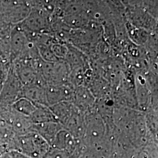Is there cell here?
Masks as SVG:
<instances>
[{
    "label": "cell",
    "mask_w": 158,
    "mask_h": 158,
    "mask_svg": "<svg viewBox=\"0 0 158 158\" xmlns=\"http://www.w3.org/2000/svg\"><path fill=\"white\" fill-rule=\"evenodd\" d=\"M57 121L63 126L77 109L70 102H62L49 107Z\"/></svg>",
    "instance_id": "cell-11"
},
{
    "label": "cell",
    "mask_w": 158,
    "mask_h": 158,
    "mask_svg": "<svg viewBox=\"0 0 158 158\" xmlns=\"http://www.w3.org/2000/svg\"><path fill=\"white\" fill-rule=\"evenodd\" d=\"M63 128L62 126L58 122L52 121L34 124L32 131L39 134L51 147L57 134Z\"/></svg>",
    "instance_id": "cell-9"
},
{
    "label": "cell",
    "mask_w": 158,
    "mask_h": 158,
    "mask_svg": "<svg viewBox=\"0 0 158 158\" xmlns=\"http://www.w3.org/2000/svg\"><path fill=\"white\" fill-rule=\"evenodd\" d=\"M74 106L81 113H85L96 107V97L85 86H80L75 89Z\"/></svg>",
    "instance_id": "cell-6"
},
{
    "label": "cell",
    "mask_w": 158,
    "mask_h": 158,
    "mask_svg": "<svg viewBox=\"0 0 158 158\" xmlns=\"http://www.w3.org/2000/svg\"><path fill=\"white\" fill-rule=\"evenodd\" d=\"M36 106V110L29 117L33 124H42L52 121L57 122L49 107L44 106Z\"/></svg>",
    "instance_id": "cell-12"
},
{
    "label": "cell",
    "mask_w": 158,
    "mask_h": 158,
    "mask_svg": "<svg viewBox=\"0 0 158 158\" xmlns=\"http://www.w3.org/2000/svg\"><path fill=\"white\" fill-rule=\"evenodd\" d=\"M127 28L131 39L136 44H142L147 42L148 40V34L146 30L137 28L128 23L127 24Z\"/></svg>",
    "instance_id": "cell-14"
},
{
    "label": "cell",
    "mask_w": 158,
    "mask_h": 158,
    "mask_svg": "<svg viewBox=\"0 0 158 158\" xmlns=\"http://www.w3.org/2000/svg\"><path fill=\"white\" fill-rule=\"evenodd\" d=\"M42 158H72L67 153L62 150L50 147Z\"/></svg>",
    "instance_id": "cell-17"
},
{
    "label": "cell",
    "mask_w": 158,
    "mask_h": 158,
    "mask_svg": "<svg viewBox=\"0 0 158 158\" xmlns=\"http://www.w3.org/2000/svg\"><path fill=\"white\" fill-rule=\"evenodd\" d=\"M9 151H15L31 158H42L50 145L34 131L16 135L8 143Z\"/></svg>",
    "instance_id": "cell-2"
},
{
    "label": "cell",
    "mask_w": 158,
    "mask_h": 158,
    "mask_svg": "<svg viewBox=\"0 0 158 158\" xmlns=\"http://www.w3.org/2000/svg\"><path fill=\"white\" fill-rule=\"evenodd\" d=\"M2 110H3V107H2L0 106V122H3V121H2Z\"/></svg>",
    "instance_id": "cell-21"
},
{
    "label": "cell",
    "mask_w": 158,
    "mask_h": 158,
    "mask_svg": "<svg viewBox=\"0 0 158 158\" xmlns=\"http://www.w3.org/2000/svg\"><path fill=\"white\" fill-rule=\"evenodd\" d=\"M2 83H1L0 82V91H1V87H2Z\"/></svg>",
    "instance_id": "cell-22"
},
{
    "label": "cell",
    "mask_w": 158,
    "mask_h": 158,
    "mask_svg": "<svg viewBox=\"0 0 158 158\" xmlns=\"http://www.w3.org/2000/svg\"><path fill=\"white\" fill-rule=\"evenodd\" d=\"M31 10L30 1H0V16L4 23L12 26L23 21Z\"/></svg>",
    "instance_id": "cell-3"
},
{
    "label": "cell",
    "mask_w": 158,
    "mask_h": 158,
    "mask_svg": "<svg viewBox=\"0 0 158 158\" xmlns=\"http://www.w3.org/2000/svg\"><path fill=\"white\" fill-rule=\"evenodd\" d=\"M63 128L74 138L83 141L85 131V114L77 110L68 119Z\"/></svg>",
    "instance_id": "cell-7"
},
{
    "label": "cell",
    "mask_w": 158,
    "mask_h": 158,
    "mask_svg": "<svg viewBox=\"0 0 158 158\" xmlns=\"http://www.w3.org/2000/svg\"><path fill=\"white\" fill-rule=\"evenodd\" d=\"M0 158H12L11 155L10 154V152H8L4 154H3L2 155L0 156Z\"/></svg>",
    "instance_id": "cell-20"
},
{
    "label": "cell",
    "mask_w": 158,
    "mask_h": 158,
    "mask_svg": "<svg viewBox=\"0 0 158 158\" xmlns=\"http://www.w3.org/2000/svg\"><path fill=\"white\" fill-rule=\"evenodd\" d=\"M23 97L31 101L35 106L48 107L45 86L38 85L23 86Z\"/></svg>",
    "instance_id": "cell-10"
},
{
    "label": "cell",
    "mask_w": 158,
    "mask_h": 158,
    "mask_svg": "<svg viewBox=\"0 0 158 158\" xmlns=\"http://www.w3.org/2000/svg\"><path fill=\"white\" fill-rule=\"evenodd\" d=\"M23 85L12 66L0 91V106L11 107L14 102L23 97Z\"/></svg>",
    "instance_id": "cell-4"
},
{
    "label": "cell",
    "mask_w": 158,
    "mask_h": 158,
    "mask_svg": "<svg viewBox=\"0 0 158 158\" xmlns=\"http://www.w3.org/2000/svg\"><path fill=\"white\" fill-rule=\"evenodd\" d=\"M9 149L8 145L6 142L2 141L0 140V156L6 152H8Z\"/></svg>",
    "instance_id": "cell-18"
},
{
    "label": "cell",
    "mask_w": 158,
    "mask_h": 158,
    "mask_svg": "<svg viewBox=\"0 0 158 158\" xmlns=\"http://www.w3.org/2000/svg\"><path fill=\"white\" fill-rule=\"evenodd\" d=\"M128 4L129 5V8L127 10L128 23L135 27L143 29L146 31H151L155 28L156 25L155 18L140 6H135L130 2H128Z\"/></svg>",
    "instance_id": "cell-5"
},
{
    "label": "cell",
    "mask_w": 158,
    "mask_h": 158,
    "mask_svg": "<svg viewBox=\"0 0 158 158\" xmlns=\"http://www.w3.org/2000/svg\"><path fill=\"white\" fill-rule=\"evenodd\" d=\"M11 107L17 113L30 117L36 110V106L28 99L22 97L14 102Z\"/></svg>",
    "instance_id": "cell-13"
},
{
    "label": "cell",
    "mask_w": 158,
    "mask_h": 158,
    "mask_svg": "<svg viewBox=\"0 0 158 158\" xmlns=\"http://www.w3.org/2000/svg\"><path fill=\"white\" fill-rule=\"evenodd\" d=\"M10 152L12 158H31L23 155L21 153L15 152V151H10Z\"/></svg>",
    "instance_id": "cell-19"
},
{
    "label": "cell",
    "mask_w": 158,
    "mask_h": 158,
    "mask_svg": "<svg viewBox=\"0 0 158 158\" xmlns=\"http://www.w3.org/2000/svg\"><path fill=\"white\" fill-rule=\"evenodd\" d=\"M12 66L10 57L0 56V82L3 83L6 79Z\"/></svg>",
    "instance_id": "cell-15"
},
{
    "label": "cell",
    "mask_w": 158,
    "mask_h": 158,
    "mask_svg": "<svg viewBox=\"0 0 158 158\" xmlns=\"http://www.w3.org/2000/svg\"><path fill=\"white\" fill-rule=\"evenodd\" d=\"M16 136L10 125L4 122H0V140L8 143Z\"/></svg>",
    "instance_id": "cell-16"
},
{
    "label": "cell",
    "mask_w": 158,
    "mask_h": 158,
    "mask_svg": "<svg viewBox=\"0 0 158 158\" xmlns=\"http://www.w3.org/2000/svg\"><path fill=\"white\" fill-rule=\"evenodd\" d=\"M79 158H124L117 148L104 145L96 148H85Z\"/></svg>",
    "instance_id": "cell-8"
},
{
    "label": "cell",
    "mask_w": 158,
    "mask_h": 158,
    "mask_svg": "<svg viewBox=\"0 0 158 158\" xmlns=\"http://www.w3.org/2000/svg\"><path fill=\"white\" fill-rule=\"evenodd\" d=\"M85 131L83 142L87 148H96L106 143L108 126L96 107L85 113Z\"/></svg>",
    "instance_id": "cell-1"
}]
</instances>
